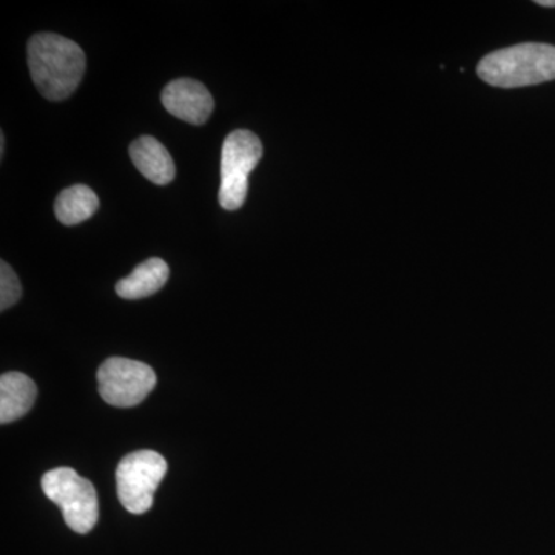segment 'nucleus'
Listing matches in <instances>:
<instances>
[{"label": "nucleus", "mask_w": 555, "mask_h": 555, "mask_svg": "<svg viewBox=\"0 0 555 555\" xmlns=\"http://www.w3.org/2000/svg\"><path fill=\"white\" fill-rule=\"evenodd\" d=\"M28 67L43 98L67 100L82 80L86 54L78 43L64 36L39 33L28 42Z\"/></svg>", "instance_id": "nucleus-1"}, {"label": "nucleus", "mask_w": 555, "mask_h": 555, "mask_svg": "<svg viewBox=\"0 0 555 555\" xmlns=\"http://www.w3.org/2000/svg\"><path fill=\"white\" fill-rule=\"evenodd\" d=\"M478 75L500 89L537 86L555 79V47L547 43H518L494 51L478 65Z\"/></svg>", "instance_id": "nucleus-2"}, {"label": "nucleus", "mask_w": 555, "mask_h": 555, "mask_svg": "<svg viewBox=\"0 0 555 555\" xmlns=\"http://www.w3.org/2000/svg\"><path fill=\"white\" fill-rule=\"evenodd\" d=\"M43 494L56 503L65 524L78 534H89L98 524L100 503L96 489L72 467H57L42 477Z\"/></svg>", "instance_id": "nucleus-3"}, {"label": "nucleus", "mask_w": 555, "mask_h": 555, "mask_svg": "<svg viewBox=\"0 0 555 555\" xmlns=\"http://www.w3.org/2000/svg\"><path fill=\"white\" fill-rule=\"evenodd\" d=\"M262 158V144L257 134L235 130L225 138L221 153L219 204L225 210L243 207L248 192V175Z\"/></svg>", "instance_id": "nucleus-4"}, {"label": "nucleus", "mask_w": 555, "mask_h": 555, "mask_svg": "<svg viewBox=\"0 0 555 555\" xmlns=\"http://www.w3.org/2000/svg\"><path fill=\"white\" fill-rule=\"evenodd\" d=\"M167 469L166 459L155 451H137L124 456L116 469V485L122 506L137 516L147 513Z\"/></svg>", "instance_id": "nucleus-5"}, {"label": "nucleus", "mask_w": 555, "mask_h": 555, "mask_svg": "<svg viewBox=\"0 0 555 555\" xmlns=\"http://www.w3.org/2000/svg\"><path fill=\"white\" fill-rule=\"evenodd\" d=\"M102 400L115 408H133L155 389L156 374L149 364L113 357L98 371Z\"/></svg>", "instance_id": "nucleus-6"}, {"label": "nucleus", "mask_w": 555, "mask_h": 555, "mask_svg": "<svg viewBox=\"0 0 555 555\" xmlns=\"http://www.w3.org/2000/svg\"><path fill=\"white\" fill-rule=\"evenodd\" d=\"M163 105L175 118L203 126L214 112V98L198 80L177 79L163 91Z\"/></svg>", "instance_id": "nucleus-7"}, {"label": "nucleus", "mask_w": 555, "mask_h": 555, "mask_svg": "<svg viewBox=\"0 0 555 555\" xmlns=\"http://www.w3.org/2000/svg\"><path fill=\"white\" fill-rule=\"evenodd\" d=\"M130 158L137 169L153 184H170L177 173L170 153L158 139L152 137L137 139L130 145Z\"/></svg>", "instance_id": "nucleus-8"}, {"label": "nucleus", "mask_w": 555, "mask_h": 555, "mask_svg": "<svg viewBox=\"0 0 555 555\" xmlns=\"http://www.w3.org/2000/svg\"><path fill=\"white\" fill-rule=\"evenodd\" d=\"M38 387L21 372H9L0 378V423L16 422L35 404Z\"/></svg>", "instance_id": "nucleus-9"}, {"label": "nucleus", "mask_w": 555, "mask_h": 555, "mask_svg": "<svg viewBox=\"0 0 555 555\" xmlns=\"http://www.w3.org/2000/svg\"><path fill=\"white\" fill-rule=\"evenodd\" d=\"M169 275L170 269L166 261L150 258L116 284V294L124 299L147 298L166 286Z\"/></svg>", "instance_id": "nucleus-10"}, {"label": "nucleus", "mask_w": 555, "mask_h": 555, "mask_svg": "<svg viewBox=\"0 0 555 555\" xmlns=\"http://www.w3.org/2000/svg\"><path fill=\"white\" fill-rule=\"evenodd\" d=\"M100 199L87 185H73L65 189L54 203V214L64 225H76L96 214Z\"/></svg>", "instance_id": "nucleus-11"}, {"label": "nucleus", "mask_w": 555, "mask_h": 555, "mask_svg": "<svg viewBox=\"0 0 555 555\" xmlns=\"http://www.w3.org/2000/svg\"><path fill=\"white\" fill-rule=\"evenodd\" d=\"M21 295L20 278L5 261L0 262V309L7 310L16 305Z\"/></svg>", "instance_id": "nucleus-12"}, {"label": "nucleus", "mask_w": 555, "mask_h": 555, "mask_svg": "<svg viewBox=\"0 0 555 555\" xmlns=\"http://www.w3.org/2000/svg\"><path fill=\"white\" fill-rule=\"evenodd\" d=\"M540 7H546V9H554L555 7V0H539Z\"/></svg>", "instance_id": "nucleus-13"}, {"label": "nucleus", "mask_w": 555, "mask_h": 555, "mask_svg": "<svg viewBox=\"0 0 555 555\" xmlns=\"http://www.w3.org/2000/svg\"><path fill=\"white\" fill-rule=\"evenodd\" d=\"M0 149H2V152H0V155H5V137H3V133L0 134Z\"/></svg>", "instance_id": "nucleus-14"}]
</instances>
